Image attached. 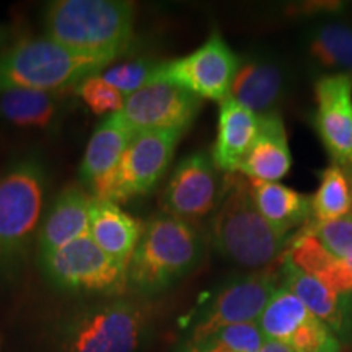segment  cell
Returning <instances> with one entry per match:
<instances>
[{"label": "cell", "mask_w": 352, "mask_h": 352, "mask_svg": "<svg viewBox=\"0 0 352 352\" xmlns=\"http://www.w3.org/2000/svg\"><path fill=\"white\" fill-rule=\"evenodd\" d=\"M349 263H351V266H352V259H349Z\"/></svg>", "instance_id": "d590c367"}, {"label": "cell", "mask_w": 352, "mask_h": 352, "mask_svg": "<svg viewBox=\"0 0 352 352\" xmlns=\"http://www.w3.org/2000/svg\"><path fill=\"white\" fill-rule=\"evenodd\" d=\"M342 168H344L347 183H349V192H351V215H352V165L349 162H342Z\"/></svg>", "instance_id": "d6a6232c"}, {"label": "cell", "mask_w": 352, "mask_h": 352, "mask_svg": "<svg viewBox=\"0 0 352 352\" xmlns=\"http://www.w3.org/2000/svg\"><path fill=\"white\" fill-rule=\"evenodd\" d=\"M287 346L292 352H340V338L314 315L294 333Z\"/></svg>", "instance_id": "83f0119b"}, {"label": "cell", "mask_w": 352, "mask_h": 352, "mask_svg": "<svg viewBox=\"0 0 352 352\" xmlns=\"http://www.w3.org/2000/svg\"><path fill=\"white\" fill-rule=\"evenodd\" d=\"M134 134L120 113L109 114L96 127L80 165V182L88 191L113 173Z\"/></svg>", "instance_id": "ffe728a7"}, {"label": "cell", "mask_w": 352, "mask_h": 352, "mask_svg": "<svg viewBox=\"0 0 352 352\" xmlns=\"http://www.w3.org/2000/svg\"><path fill=\"white\" fill-rule=\"evenodd\" d=\"M239 64L240 57L232 51L226 39L214 33L191 54L160 63L152 82L173 83L195 94L197 98L222 103L230 96Z\"/></svg>", "instance_id": "30bf717a"}, {"label": "cell", "mask_w": 352, "mask_h": 352, "mask_svg": "<svg viewBox=\"0 0 352 352\" xmlns=\"http://www.w3.org/2000/svg\"><path fill=\"white\" fill-rule=\"evenodd\" d=\"M298 230L315 236L334 258L349 261L352 259V215L341 219L328 220V222H308Z\"/></svg>", "instance_id": "484cf974"}, {"label": "cell", "mask_w": 352, "mask_h": 352, "mask_svg": "<svg viewBox=\"0 0 352 352\" xmlns=\"http://www.w3.org/2000/svg\"><path fill=\"white\" fill-rule=\"evenodd\" d=\"M0 114L16 126L46 127L56 116V101L47 91H2L0 94Z\"/></svg>", "instance_id": "cb8c5ba5"}, {"label": "cell", "mask_w": 352, "mask_h": 352, "mask_svg": "<svg viewBox=\"0 0 352 352\" xmlns=\"http://www.w3.org/2000/svg\"><path fill=\"white\" fill-rule=\"evenodd\" d=\"M279 279L280 285L300 298L307 310L338 338H347L352 333V315L321 280L297 270L284 256L279 263Z\"/></svg>", "instance_id": "d6986e66"}, {"label": "cell", "mask_w": 352, "mask_h": 352, "mask_svg": "<svg viewBox=\"0 0 352 352\" xmlns=\"http://www.w3.org/2000/svg\"><path fill=\"white\" fill-rule=\"evenodd\" d=\"M305 51L310 60L328 76H352V23L341 19H321L305 32Z\"/></svg>", "instance_id": "44dd1931"}, {"label": "cell", "mask_w": 352, "mask_h": 352, "mask_svg": "<svg viewBox=\"0 0 352 352\" xmlns=\"http://www.w3.org/2000/svg\"><path fill=\"white\" fill-rule=\"evenodd\" d=\"M315 100L316 135L333 162H347L352 155V76L320 77L315 83Z\"/></svg>", "instance_id": "5bb4252c"}, {"label": "cell", "mask_w": 352, "mask_h": 352, "mask_svg": "<svg viewBox=\"0 0 352 352\" xmlns=\"http://www.w3.org/2000/svg\"><path fill=\"white\" fill-rule=\"evenodd\" d=\"M182 352H235L230 347L220 344L219 341L212 340V338H209V340H204L201 342H186V344L183 346V351Z\"/></svg>", "instance_id": "4dcf8cb0"}, {"label": "cell", "mask_w": 352, "mask_h": 352, "mask_svg": "<svg viewBox=\"0 0 352 352\" xmlns=\"http://www.w3.org/2000/svg\"><path fill=\"white\" fill-rule=\"evenodd\" d=\"M259 352H292L287 344L279 341H266Z\"/></svg>", "instance_id": "1f68e13d"}, {"label": "cell", "mask_w": 352, "mask_h": 352, "mask_svg": "<svg viewBox=\"0 0 352 352\" xmlns=\"http://www.w3.org/2000/svg\"><path fill=\"white\" fill-rule=\"evenodd\" d=\"M3 36H6V34H3V32H2V28H0V43H2V39H3Z\"/></svg>", "instance_id": "836d02e7"}, {"label": "cell", "mask_w": 352, "mask_h": 352, "mask_svg": "<svg viewBox=\"0 0 352 352\" xmlns=\"http://www.w3.org/2000/svg\"><path fill=\"white\" fill-rule=\"evenodd\" d=\"M292 168L287 132L279 113L259 116V129L248 155L240 166V175L256 182L277 183Z\"/></svg>", "instance_id": "e0dca14e"}, {"label": "cell", "mask_w": 352, "mask_h": 352, "mask_svg": "<svg viewBox=\"0 0 352 352\" xmlns=\"http://www.w3.org/2000/svg\"><path fill=\"white\" fill-rule=\"evenodd\" d=\"M223 186L226 176H220L208 152L189 153L176 165L162 192V209L171 217L192 223L214 214Z\"/></svg>", "instance_id": "8fae6325"}, {"label": "cell", "mask_w": 352, "mask_h": 352, "mask_svg": "<svg viewBox=\"0 0 352 352\" xmlns=\"http://www.w3.org/2000/svg\"><path fill=\"white\" fill-rule=\"evenodd\" d=\"M206 241L192 223L158 214L144 232L127 266L129 290L158 296L192 272L204 258Z\"/></svg>", "instance_id": "7a4b0ae2"}, {"label": "cell", "mask_w": 352, "mask_h": 352, "mask_svg": "<svg viewBox=\"0 0 352 352\" xmlns=\"http://www.w3.org/2000/svg\"><path fill=\"white\" fill-rule=\"evenodd\" d=\"M311 314L284 285H279L267 302L258 324L266 341H279L287 344L294 333L302 327Z\"/></svg>", "instance_id": "603a6c76"}, {"label": "cell", "mask_w": 352, "mask_h": 352, "mask_svg": "<svg viewBox=\"0 0 352 352\" xmlns=\"http://www.w3.org/2000/svg\"><path fill=\"white\" fill-rule=\"evenodd\" d=\"M259 116L232 96L219 108L217 138L210 158L215 168L226 173H239L258 135Z\"/></svg>", "instance_id": "2e32d148"}, {"label": "cell", "mask_w": 352, "mask_h": 352, "mask_svg": "<svg viewBox=\"0 0 352 352\" xmlns=\"http://www.w3.org/2000/svg\"><path fill=\"white\" fill-rule=\"evenodd\" d=\"M202 100L184 88L151 82L127 96L120 114L138 134L145 131H176L184 134L199 113Z\"/></svg>", "instance_id": "7c38bea8"}, {"label": "cell", "mask_w": 352, "mask_h": 352, "mask_svg": "<svg viewBox=\"0 0 352 352\" xmlns=\"http://www.w3.org/2000/svg\"><path fill=\"white\" fill-rule=\"evenodd\" d=\"M294 85L289 60L276 52L256 51L240 57L230 96L258 116L277 113Z\"/></svg>", "instance_id": "4fadbf2b"}, {"label": "cell", "mask_w": 352, "mask_h": 352, "mask_svg": "<svg viewBox=\"0 0 352 352\" xmlns=\"http://www.w3.org/2000/svg\"><path fill=\"white\" fill-rule=\"evenodd\" d=\"M144 232L139 219L124 212L120 204L94 197L88 214V235L108 256L129 266Z\"/></svg>", "instance_id": "ac0fdd59"}, {"label": "cell", "mask_w": 352, "mask_h": 352, "mask_svg": "<svg viewBox=\"0 0 352 352\" xmlns=\"http://www.w3.org/2000/svg\"><path fill=\"white\" fill-rule=\"evenodd\" d=\"M182 138V132L176 131L134 134L113 173L96 183L90 195L96 199L122 204L151 192L165 176Z\"/></svg>", "instance_id": "52a82bcc"}, {"label": "cell", "mask_w": 352, "mask_h": 352, "mask_svg": "<svg viewBox=\"0 0 352 352\" xmlns=\"http://www.w3.org/2000/svg\"><path fill=\"white\" fill-rule=\"evenodd\" d=\"M279 285V267L246 272L227 280L201 310L188 342L208 340L223 327L258 321Z\"/></svg>", "instance_id": "9c48e42d"}, {"label": "cell", "mask_w": 352, "mask_h": 352, "mask_svg": "<svg viewBox=\"0 0 352 352\" xmlns=\"http://www.w3.org/2000/svg\"><path fill=\"white\" fill-rule=\"evenodd\" d=\"M39 266L52 285L69 292L122 297L129 290L126 264L108 256L88 233L39 259Z\"/></svg>", "instance_id": "ba28073f"}, {"label": "cell", "mask_w": 352, "mask_h": 352, "mask_svg": "<svg viewBox=\"0 0 352 352\" xmlns=\"http://www.w3.org/2000/svg\"><path fill=\"white\" fill-rule=\"evenodd\" d=\"M151 328V314L135 298L118 297L80 308L57 333L59 352H135Z\"/></svg>", "instance_id": "5b68a950"}, {"label": "cell", "mask_w": 352, "mask_h": 352, "mask_svg": "<svg viewBox=\"0 0 352 352\" xmlns=\"http://www.w3.org/2000/svg\"><path fill=\"white\" fill-rule=\"evenodd\" d=\"M113 60L69 50L50 38L26 39L0 51V94L8 90L54 91L76 88L100 76Z\"/></svg>", "instance_id": "277c9868"}, {"label": "cell", "mask_w": 352, "mask_h": 352, "mask_svg": "<svg viewBox=\"0 0 352 352\" xmlns=\"http://www.w3.org/2000/svg\"><path fill=\"white\" fill-rule=\"evenodd\" d=\"M46 175L36 158H26L0 176V267L28 256L38 239Z\"/></svg>", "instance_id": "8992f818"}, {"label": "cell", "mask_w": 352, "mask_h": 352, "mask_svg": "<svg viewBox=\"0 0 352 352\" xmlns=\"http://www.w3.org/2000/svg\"><path fill=\"white\" fill-rule=\"evenodd\" d=\"M94 196L78 184H70L56 197L51 210L39 227L36 250L38 259L63 248L70 241L88 233V214Z\"/></svg>", "instance_id": "9a60e30c"}, {"label": "cell", "mask_w": 352, "mask_h": 352, "mask_svg": "<svg viewBox=\"0 0 352 352\" xmlns=\"http://www.w3.org/2000/svg\"><path fill=\"white\" fill-rule=\"evenodd\" d=\"M209 338L219 341L220 344L230 347L235 352H259L264 342H266L258 321L223 327Z\"/></svg>", "instance_id": "f546056e"}, {"label": "cell", "mask_w": 352, "mask_h": 352, "mask_svg": "<svg viewBox=\"0 0 352 352\" xmlns=\"http://www.w3.org/2000/svg\"><path fill=\"white\" fill-rule=\"evenodd\" d=\"M158 65L160 63L151 59H135L104 69L100 77L127 98L153 80Z\"/></svg>", "instance_id": "4316f807"}, {"label": "cell", "mask_w": 352, "mask_h": 352, "mask_svg": "<svg viewBox=\"0 0 352 352\" xmlns=\"http://www.w3.org/2000/svg\"><path fill=\"white\" fill-rule=\"evenodd\" d=\"M311 217L315 222L341 219L351 214V192L344 168L333 162L320 175V184L314 197H310Z\"/></svg>", "instance_id": "d4e9b609"}, {"label": "cell", "mask_w": 352, "mask_h": 352, "mask_svg": "<svg viewBox=\"0 0 352 352\" xmlns=\"http://www.w3.org/2000/svg\"><path fill=\"white\" fill-rule=\"evenodd\" d=\"M134 3L121 0H59L44 16L46 38L83 54L116 57L129 50Z\"/></svg>", "instance_id": "3957f363"}, {"label": "cell", "mask_w": 352, "mask_h": 352, "mask_svg": "<svg viewBox=\"0 0 352 352\" xmlns=\"http://www.w3.org/2000/svg\"><path fill=\"white\" fill-rule=\"evenodd\" d=\"M210 241L220 256L250 272L279 266L289 239L264 220L246 176L226 173V186L210 220Z\"/></svg>", "instance_id": "6da1fadb"}, {"label": "cell", "mask_w": 352, "mask_h": 352, "mask_svg": "<svg viewBox=\"0 0 352 352\" xmlns=\"http://www.w3.org/2000/svg\"><path fill=\"white\" fill-rule=\"evenodd\" d=\"M83 103L95 114H114L124 108L126 98L100 76H91L74 88Z\"/></svg>", "instance_id": "f1b7e54d"}, {"label": "cell", "mask_w": 352, "mask_h": 352, "mask_svg": "<svg viewBox=\"0 0 352 352\" xmlns=\"http://www.w3.org/2000/svg\"><path fill=\"white\" fill-rule=\"evenodd\" d=\"M254 204L279 235L289 239V232L303 227L311 217L310 197L280 183L250 179Z\"/></svg>", "instance_id": "7402d4cb"}, {"label": "cell", "mask_w": 352, "mask_h": 352, "mask_svg": "<svg viewBox=\"0 0 352 352\" xmlns=\"http://www.w3.org/2000/svg\"><path fill=\"white\" fill-rule=\"evenodd\" d=\"M347 162H349V164H351V165H352V155H351V157H349V160H347Z\"/></svg>", "instance_id": "e575fe53"}]
</instances>
